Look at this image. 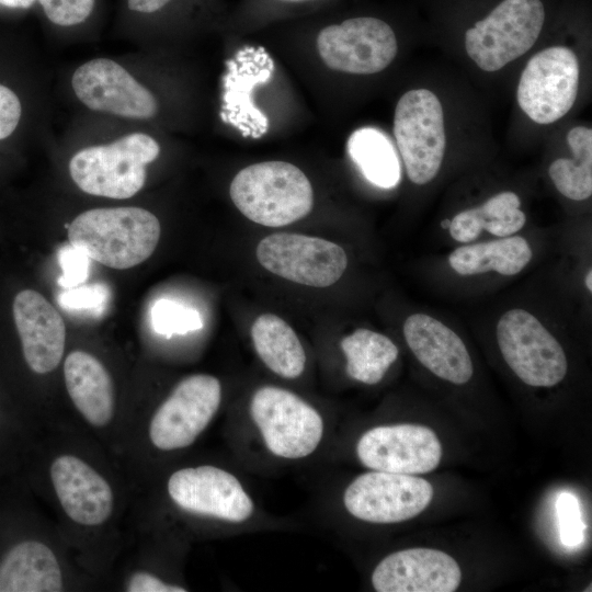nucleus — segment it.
<instances>
[{"mask_svg":"<svg viewBox=\"0 0 592 592\" xmlns=\"http://www.w3.org/2000/svg\"><path fill=\"white\" fill-rule=\"evenodd\" d=\"M250 414L266 448L284 459L309 456L323 436L320 413L299 396L281 387L259 388L251 398Z\"/></svg>","mask_w":592,"mask_h":592,"instance_id":"nucleus-5","label":"nucleus"},{"mask_svg":"<svg viewBox=\"0 0 592 592\" xmlns=\"http://www.w3.org/2000/svg\"><path fill=\"white\" fill-rule=\"evenodd\" d=\"M11 316L26 365L36 374L55 369L66 343L65 322L38 292L22 288L12 296Z\"/></svg>","mask_w":592,"mask_h":592,"instance_id":"nucleus-16","label":"nucleus"},{"mask_svg":"<svg viewBox=\"0 0 592 592\" xmlns=\"http://www.w3.org/2000/svg\"><path fill=\"white\" fill-rule=\"evenodd\" d=\"M497 340L505 363L524 384L553 387L565 378V351L533 314L521 308L503 314L497 325Z\"/></svg>","mask_w":592,"mask_h":592,"instance_id":"nucleus-7","label":"nucleus"},{"mask_svg":"<svg viewBox=\"0 0 592 592\" xmlns=\"http://www.w3.org/2000/svg\"><path fill=\"white\" fill-rule=\"evenodd\" d=\"M221 401L220 382L208 374L182 379L157 408L149 439L161 451L190 446L207 428Z\"/></svg>","mask_w":592,"mask_h":592,"instance_id":"nucleus-9","label":"nucleus"},{"mask_svg":"<svg viewBox=\"0 0 592 592\" xmlns=\"http://www.w3.org/2000/svg\"><path fill=\"white\" fill-rule=\"evenodd\" d=\"M171 500L182 510L229 523H243L254 504L239 479L212 465L181 468L167 483Z\"/></svg>","mask_w":592,"mask_h":592,"instance_id":"nucleus-13","label":"nucleus"},{"mask_svg":"<svg viewBox=\"0 0 592 592\" xmlns=\"http://www.w3.org/2000/svg\"><path fill=\"white\" fill-rule=\"evenodd\" d=\"M160 232L158 218L145 208H94L71 221L68 239L90 259L124 270L140 264L152 254Z\"/></svg>","mask_w":592,"mask_h":592,"instance_id":"nucleus-1","label":"nucleus"},{"mask_svg":"<svg viewBox=\"0 0 592 592\" xmlns=\"http://www.w3.org/2000/svg\"><path fill=\"white\" fill-rule=\"evenodd\" d=\"M449 223H451V220L444 219V220L441 223L442 228L447 229L448 226H449Z\"/></svg>","mask_w":592,"mask_h":592,"instance_id":"nucleus-38","label":"nucleus"},{"mask_svg":"<svg viewBox=\"0 0 592 592\" xmlns=\"http://www.w3.org/2000/svg\"><path fill=\"white\" fill-rule=\"evenodd\" d=\"M153 330L167 338L186 334L202 329L203 321L197 310L171 299H158L151 308Z\"/></svg>","mask_w":592,"mask_h":592,"instance_id":"nucleus-28","label":"nucleus"},{"mask_svg":"<svg viewBox=\"0 0 592 592\" xmlns=\"http://www.w3.org/2000/svg\"><path fill=\"white\" fill-rule=\"evenodd\" d=\"M567 141L573 159H556L549 166L548 174L563 196L583 201L592 194V129L573 127L568 133Z\"/></svg>","mask_w":592,"mask_h":592,"instance_id":"nucleus-27","label":"nucleus"},{"mask_svg":"<svg viewBox=\"0 0 592 592\" xmlns=\"http://www.w3.org/2000/svg\"><path fill=\"white\" fill-rule=\"evenodd\" d=\"M406 342L418 361L435 376L462 385L473 376V362L463 340L440 320L413 314L403 323Z\"/></svg>","mask_w":592,"mask_h":592,"instance_id":"nucleus-19","label":"nucleus"},{"mask_svg":"<svg viewBox=\"0 0 592 592\" xmlns=\"http://www.w3.org/2000/svg\"><path fill=\"white\" fill-rule=\"evenodd\" d=\"M350 158L372 184L391 189L400 181V163L389 138L373 127H363L348 140Z\"/></svg>","mask_w":592,"mask_h":592,"instance_id":"nucleus-26","label":"nucleus"},{"mask_svg":"<svg viewBox=\"0 0 592 592\" xmlns=\"http://www.w3.org/2000/svg\"><path fill=\"white\" fill-rule=\"evenodd\" d=\"M585 285L588 287V289L591 292L592 291V271L589 270L587 276H585Z\"/></svg>","mask_w":592,"mask_h":592,"instance_id":"nucleus-37","label":"nucleus"},{"mask_svg":"<svg viewBox=\"0 0 592 592\" xmlns=\"http://www.w3.org/2000/svg\"><path fill=\"white\" fill-rule=\"evenodd\" d=\"M67 391L82 417L93 426L106 425L113 417L115 397L105 366L84 351L70 352L64 364Z\"/></svg>","mask_w":592,"mask_h":592,"instance_id":"nucleus-20","label":"nucleus"},{"mask_svg":"<svg viewBox=\"0 0 592 592\" xmlns=\"http://www.w3.org/2000/svg\"><path fill=\"white\" fill-rule=\"evenodd\" d=\"M556 513L561 543L567 547H578L585 530L579 500L570 492H562L556 501Z\"/></svg>","mask_w":592,"mask_h":592,"instance_id":"nucleus-29","label":"nucleus"},{"mask_svg":"<svg viewBox=\"0 0 592 592\" xmlns=\"http://www.w3.org/2000/svg\"><path fill=\"white\" fill-rule=\"evenodd\" d=\"M579 61L566 46L536 53L522 71L516 98L535 123L551 124L572 107L579 88Z\"/></svg>","mask_w":592,"mask_h":592,"instance_id":"nucleus-8","label":"nucleus"},{"mask_svg":"<svg viewBox=\"0 0 592 592\" xmlns=\"http://www.w3.org/2000/svg\"><path fill=\"white\" fill-rule=\"evenodd\" d=\"M45 15L60 26L83 22L92 12L94 0H38Z\"/></svg>","mask_w":592,"mask_h":592,"instance_id":"nucleus-31","label":"nucleus"},{"mask_svg":"<svg viewBox=\"0 0 592 592\" xmlns=\"http://www.w3.org/2000/svg\"><path fill=\"white\" fill-rule=\"evenodd\" d=\"M520 205V197L514 192L498 193L482 205L456 214L448 226L449 235L463 243L474 241L482 230L501 238L513 235L526 223Z\"/></svg>","mask_w":592,"mask_h":592,"instance_id":"nucleus-23","label":"nucleus"},{"mask_svg":"<svg viewBox=\"0 0 592 592\" xmlns=\"http://www.w3.org/2000/svg\"><path fill=\"white\" fill-rule=\"evenodd\" d=\"M62 588L58 560L42 542H21L0 561V592H59Z\"/></svg>","mask_w":592,"mask_h":592,"instance_id":"nucleus-21","label":"nucleus"},{"mask_svg":"<svg viewBox=\"0 0 592 592\" xmlns=\"http://www.w3.org/2000/svg\"><path fill=\"white\" fill-rule=\"evenodd\" d=\"M49 475L64 511L73 522L95 526L111 516L112 488L89 464L73 455H61L52 463Z\"/></svg>","mask_w":592,"mask_h":592,"instance_id":"nucleus-18","label":"nucleus"},{"mask_svg":"<svg viewBox=\"0 0 592 592\" xmlns=\"http://www.w3.org/2000/svg\"><path fill=\"white\" fill-rule=\"evenodd\" d=\"M293 1H295V0H293Z\"/></svg>","mask_w":592,"mask_h":592,"instance_id":"nucleus-39","label":"nucleus"},{"mask_svg":"<svg viewBox=\"0 0 592 592\" xmlns=\"http://www.w3.org/2000/svg\"><path fill=\"white\" fill-rule=\"evenodd\" d=\"M22 107L18 95L0 84V140L9 137L21 118Z\"/></svg>","mask_w":592,"mask_h":592,"instance_id":"nucleus-33","label":"nucleus"},{"mask_svg":"<svg viewBox=\"0 0 592 592\" xmlns=\"http://www.w3.org/2000/svg\"><path fill=\"white\" fill-rule=\"evenodd\" d=\"M71 84L90 110L129 118H149L157 113L152 93L111 59L96 58L81 65Z\"/></svg>","mask_w":592,"mask_h":592,"instance_id":"nucleus-15","label":"nucleus"},{"mask_svg":"<svg viewBox=\"0 0 592 592\" xmlns=\"http://www.w3.org/2000/svg\"><path fill=\"white\" fill-rule=\"evenodd\" d=\"M545 21L540 0H503L465 33V49L476 65L497 71L524 55Z\"/></svg>","mask_w":592,"mask_h":592,"instance_id":"nucleus-4","label":"nucleus"},{"mask_svg":"<svg viewBox=\"0 0 592 592\" xmlns=\"http://www.w3.org/2000/svg\"><path fill=\"white\" fill-rule=\"evenodd\" d=\"M260 264L288 281L327 287L343 275L348 257L337 243L299 234H273L257 247Z\"/></svg>","mask_w":592,"mask_h":592,"instance_id":"nucleus-11","label":"nucleus"},{"mask_svg":"<svg viewBox=\"0 0 592 592\" xmlns=\"http://www.w3.org/2000/svg\"><path fill=\"white\" fill-rule=\"evenodd\" d=\"M158 143L147 134L134 133L112 144L84 148L73 155L69 172L83 192L128 198L145 184L146 166L157 159Z\"/></svg>","mask_w":592,"mask_h":592,"instance_id":"nucleus-3","label":"nucleus"},{"mask_svg":"<svg viewBox=\"0 0 592 592\" xmlns=\"http://www.w3.org/2000/svg\"><path fill=\"white\" fill-rule=\"evenodd\" d=\"M230 197L248 219L267 227L295 223L314 204L308 178L284 161L254 163L239 171L230 184Z\"/></svg>","mask_w":592,"mask_h":592,"instance_id":"nucleus-2","label":"nucleus"},{"mask_svg":"<svg viewBox=\"0 0 592 592\" xmlns=\"http://www.w3.org/2000/svg\"><path fill=\"white\" fill-rule=\"evenodd\" d=\"M251 338L258 355L273 373L283 378L301 375L306 354L295 331L283 319L261 315L252 325Z\"/></svg>","mask_w":592,"mask_h":592,"instance_id":"nucleus-24","label":"nucleus"},{"mask_svg":"<svg viewBox=\"0 0 592 592\" xmlns=\"http://www.w3.org/2000/svg\"><path fill=\"white\" fill-rule=\"evenodd\" d=\"M34 0H0V3L11 8H29Z\"/></svg>","mask_w":592,"mask_h":592,"instance_id":"nucleus-36","label":"nucleus"},{"mask_svg":"<svg viewBox=\"0 0 592 592\" xmlns=\"http://www.w3.org/2000/svg\"><path fill=\"white\" fill-rule=\"evenodd\" d=\"M356 455L372 470L417 475L439 466L442 446L430 428L401 423L366 431L356 444Z\"/></svg>","mask_w":592,"mask_h":592,"instance_id":"nucleus-14","label":"nucleus"},{"mask_svg":"<svg viewBox=\"0 0 592 592\" xmlns=\"http://www.w3.org/2000/svg\"><path fill=\"white\" fill-rule=\"evenodd\" d=\"M170 0H127V5L130 10L152 13L164 7Z\"/></svg>","mask_w":592,"mask_h":592,"instance_id":"nucleus-35","label":"nucleus"},{"mask_svg":"<svg viewBox=\"0 0 592 592\" xmlns=\"http://www.w3.org/2000/svg\"><path fill=\"white\" fill-rule=\"evenodd\" d=\"M317 48L331 69L356 75L384 70L396 57L392 29L375 18H354L320 31Z\"/></svg>","mask_w":592,"mask_h":592,"instance_id":"nucleus-12","label":"nucleus"},{"mask_svg":"<svg viewBox=\"0 0 592 592\" xmlns=\"http://www.w3.org/2000/svg\"><path fill=\"white\" fill-rule=\"evenodd\" d=\"M110 296L103 284L78 285L66 288L58 297L59 305L68 310H101Z\"/></svg>","mask_w":592,"mask_h":592,"instance_id":"nucleus-30","label":"nucleus"},{"mask_svg":"<svg viewBox=\"0 0 592 592\" xmlns=\"http://www.w3.org/2000/svg\"><path fill=\"white\" fill-rule=\"evenodd\" d=\"M128 592H185L186 589L170 584L160 578L144 571L135 572L127 581Z\"/></svg>","mask_w":592,"mask_h":592,"instance_id":"nucleus-34","label":"nucleus"},{"mask_svg":"<svg viewBox=\"0 0 592 592\" xmlns=\"http://www.w3.org/2000/svg\"><path fill=\"white\" fill-rule=\"evenodd\" d=\"M432 498L433 487L423 478L373 470L360 475L346 487L343 504L358 520L391 524L419 515Z\"/></svg>","mask_w":592,"mask_h":592,"instance_id":"nucleus-10","label":"nucleus"},{"mask_svg":"<svg viewBox=\"0 0 592 592\" xmlns=\"http://www.w3.org/2000/svg\"><path fill=\"white\" fill-rule=\"evenodd\" d=\"M394 135L410 181L423 185L440 171L446 147L439 98L426 89L406 92L398 101Z\"/></svg>","mask_w":592,"mask_h":592,"instance_id":"nucleus-6","label":"nucleus"},{"mask_svg":"<svg viewBox=\"0 0 592 592\" xmlns=\"http://www.w3.org/2000/svg\"><path fill=\"white\" fill-rule=\"evenodd\" d=\"M460 581L457 561L431 548L392 553L372 573V584L377 592H453Z\"/></svg>","mask_w":592,"mask_h":592,"instance_id":"nucleus-17","label":"nucleus"},{"mask_svg":"<svg viewBox=\"0 0 592 592\" xmlns=\"http://www.w3.org/2000/svg\"><path fill=\"white\" fill-rule=\"evenodd\" d=\"M532 249L520 236L466 244L448 255L451 267L460 275H475L496 271L502 275L520 273L531 261Z\"/></svg>","mask_w":592,"mask_h":592,"instance_id":"nucleus-22","label":"nucleus"},{"mask_svg":"<svg viewBox=\"0 0 592 592\" xmlns=\"http://www.w3.org/2000/svg\"><path fill=\"white\" fill-rule=\"evenodd\" d=\"M58 262L62 271L58 278L61 287H75L87 281L90 258L82 250L72 244L65 246L58 252Z\"/></svg>","mask_w":592,"mask_h":592,"instance_id":"nucleus-32","label":"nucleus"},{"mask_svg":"<svg viewBox=\"0 0 592 592\" xmlns=\"http://www.w3.org/2000/svg\"><path fill=\"white\" fill-rule=\"evenodd\" d=\"M348 375L361 383H379L398 357V348L386 335L369 329H357L341 340Z\"/></svg>","mask_w":592,"mask_h":592,"instance_id":"nucleus-25","label":"nucleus"}]
</instances>
